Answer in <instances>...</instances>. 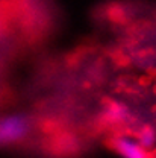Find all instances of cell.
<instances>
[{
  "mask_svg": "<svg viewBox=\"0 0 156 158\" xmlns=\"http://www.w3.org/2000/svg\"><path fill=\"white\" fill-rule=\"evenodd\" d=\"M30 122L23 114H9L0 117V146H9L27 137Z\"/></svg>",
  "mask_w": 156,
  "mask_h": 158,
  "instance_id": "1",
  "label": "cell"
},
{
  "mask_svg": "<svg viewBox=\"0 0 156 158\" xmlns=\"http://www.w3.org/2000/svg\"><path fill=\"white\" fill-rule=\"evenodd\" d=\"M112 148L121 158H150L149 151L138 141V138L120 135L114 138Z\"/></svg>",
  "mask_w": 156,
  "mask_h": 158,
  "instance_id": "2",
  "label": "cell"
},
{
  "mask_svg": "<svg viewBox=\"0 0 156 158\" xmlns=\"http://www.w3.org/2000/svg\"><path fill=\"white\" fill-rule=\"evenodd\" d=\"M138 141L147 149L150 151L156 144V132L152 128H144L138 132Z\"/></svg>",
  "mask_w": 156,
  "mask_h": 158,
  "instance_id": "3",
  "label": "cell"
}]
</instances>
